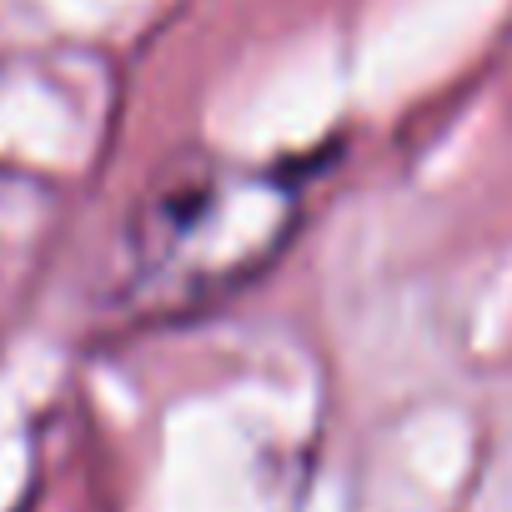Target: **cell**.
<instances>
[{"label":"cell","mask_w":512,"mask_h":512,"mask_svg":"<svg viewBox=\"0 0 512 512\" xmlns=\"http://www.w3.org/2000/svg\"><path fill=\"white\" fill-rule=\"evenodd\" d=\"M307 186L272 166L186 161L146 191L131 226V287L151 312L231 297L292 241Z\"/></svg>","instance_id":"obj_1"}]
</instances>
